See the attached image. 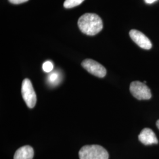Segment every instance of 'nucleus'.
<instances>
[{
  "label": "nucleus",
  "instance_id": "nucleus-1",
  "mask_svg": "<svg viewBox=\"0 0 159 159\" xmlns=\"http://www.w3.org/2000/svg\"><path fill=\"white\" fill-rule=\"evenodd\" d=\"M78 25L81 31L88 35H95L102 30V18L94 13H85L80 17Z\"/></svg>",
  "mask_w": 159,
  "mask_h": 159
},
{
  "label": "nucleus",
  "instance_id": "nucleus-2",
  "mask_svg": "<svg viewBox=\"0 0 159 159\" xmlns=\"http://www.w3.org/2000/svg\"><path fill=\"white\" fill-rule=\"evenodd\" d=\"M80 159H108L107 151L99 145L84 146L79 151Z\"/></svg>",
  "mask_w": 159,
  "mask_h": 159
},
{
  "label": "nucleus",
  "instance_id": "nucleus-3",
  "mask_svg": "<svg viewBox=\"0 0 159 159\" xmlns=\"http://www.w3.org/2000/svg\"><path fill=\"white\" fill-rule=\"evenodd\" d=\"M21 94L24 102L29 108H34L37 102V96L31 81L24 80L21 87Z\"/></svg>",
  "mask_w": 159,
  "mask_h": 159
},
{
  "label": "nucleus",
  "instance_id": "nucleus-4",
  "mask_svg": "<svg viewBox=\"0 0 159 159\" xmlns=\"http://www.w3.org/2000/svg\"><path fill=\"white\" fill-rule=\"evenodd\" d=\"M130 91L137 100H149L152 97L151 91L148 85L139 81H135L131 83Z\"/></svg>",
  "mask_w": 159,
  "mask_h": 159
},
{
  "label": "nucleus",
  "instance_id": "nucleus-5",
  "mask_svg": "<svg viewBox=\"0 0 159 159\" xmlns=\"http://www.w3.org/2000/svg\"><path fill=\"white\" fill-rule=\"evenodd\" d=\"M81 66L89 73L99 78L105 77L107 73L103 66L91 59H85L81 63Z\"/></svg>",
  "mask_w": 159,
  "mask_h": 159
},
{
  "label": "nucleus",
  "instance_id": "nucleus-6",
  "mask_svg": "<svg viewBox=\"0 0 159 159\" xmlns=\"http://www.w3.org/2000/svg\"><path fill=\"white\" fill-rule=\"evenodd\" d=\"M129 35L132 40L140 48L145 50H150L152 47L150 40L142 32L136 30H131Z\"/></svg>",
  "mask_w": 159,
  "mask_h": 159
},
{
  "label": "nucleus",
  "instance_id": "nucleus-7",
  "mask_svg": "<svg viewBox=\"0 0 159 159\" xmlns=\"http://www.w3.org/2000/svg\"><path fill=\"white\" fill-rule=\"evenodd\" d=\"M139 140L144 145H152L157 144L158 140L155 133L149 128H145L139 136Z\"/></svg>",
  "mask_w": 159,
  "mask_h": 159
},
{
  "label": "nucleus",
  "instance_id": "nucleus-8",
  "mask_svg": "<svg viewBox=\"0 0 159 159\" xmlns=\"http://www.w3.org/2000/svg\"><path fill=\"white\" fill-rule=\"evenodd\" d=\"M34 154V150L32 147L24 146L19 148L16 152L14 159H33Z\"/></svg>",
  "mask_w": 159,
  "mask_h": 159
},
{
  "label": "nucleus",
  "instance_id": "nucleus-9",
  "mask_svg": "<svg viewBox=\"0 0 159 159\" xmlns=\"http://www.w3.org/2000/svg\"><path fill=\"white\" fill-rule=\"evenodd\" d=\"M84 0H66L64 2V7L66 8H71L79 6Z\"/></svg>",
  "mask_w": 159,
  "mask_h": 159
},
{
  "label": "nucleus",
  "instance_id": "nucleus-10",
  "mask_svg": "<svg viewBox=\"0 0 159 159\" xmlns=\"http://www.w3.org/2000/svg\"><path fill=\"white\" fill-rule=\"evenodd\" d=\"M59 77H60V75L58 72H52L51 74L48 75V81L52 84H57L59 82Z\"/></svg>",
  "mask_w": 159,
  "mask_h": 159
},
{
  "label": "nucleus",
  "instance_id": "nucleus-11",
  "mask_svg": "<svg viewBox=\"0 0 159 159\" xmlns=\"http://www.w3.org/2000/svg\"><path fill=\"white\" fill-rule=\"evenodd\" d=\"M54 66L52 62L50 61H46L43 65V69L46 73H50L53 70Z\"/></svg>",
  "mask_w": 159,
  "mask_h": 159
},
{
  "label": "nucleus",
  "instance_id": "nucleus-12",
  "mask_svg": "<svg viewBox=\"0 0 159 159\" xmlns=\"http://www.w3.org/2000/svg\"><path fill=\"white\" fill-rule=\"evenodd\" d=\"M8 1H10V2H11L12 4H19L28 1L29 0H8Z\"/></svg>",
  "mask_w": 159,
  "mask_h": 159
},
{
  "label": "nucleus",
  "instance_id": "nucleus-13",
  "mask_svg": "<svg viewBox=\"0 0 159 159\" xmlns=\"http://www.w3.org/2000/svg\"><path fill=\"white\" fill-rule=\"evenodd\" d=\"M157 0H144V1L146 2V3L148 4H153L154 2H156Z\"/></svg>",
  "mask_w": 159,
  "mask_h": 159
},
{
  "label": "nucleus",
  "instance_id": "nucleus-14",
  "mask_svg": "<svg viewBox=\"0 0 159 159\" xmlns=\"http://www.w3.org/2000/svg\"><path fill=\"white\" fill-rule=\"evenodd\" d=\"M156 125H157V128L159 129V120H157V122H156Z\"/></svg>",
  "mask_w": 159,
  "mask_h": 159
}]
</instances>
